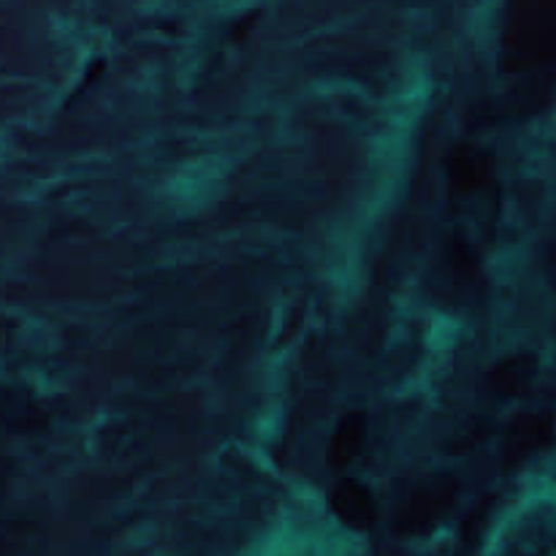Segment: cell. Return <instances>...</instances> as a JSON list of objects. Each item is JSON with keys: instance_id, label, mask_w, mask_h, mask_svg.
Segmentation results:
<instances>
[{"instance_id": "6da1fadb", "label": "cell", "mask_w": 556, "mask_h": 556, "mask_svg": "<svg viewBox=\"0 0 556 556\" xmlns=\"http://www.w3.org/2000/svg\"><path fill=\"white\" fill-rule=\"evenodd\" d=\"M456 500V481L448 476H434L429 481L418 483L416 492L407 497L402 508L396 530L402 535H427L429 530L440 525L448 516L451 505Z\"/></svg>"}, {"instance_id": "7a4b0ae2", "label": "cell", "mask_w": 556, "mask_h": 556, "mask_svg": "<svg viewBox=\"0 0 556 556\" xmlns=\"http://www.w3.org/2000/svg\"><path fill=\"white\" fill-rule=\"evenodd\" d=\"M497 556H556V516L530 514L500 541Z\"/></svg>"}, {"instance_id": "3957f363", "label": "cell", "mask_w": 556, "mask_h": 556, "mask_svg": "<svg viewBox=\"0 0 556 556\" xmlns=\"http://www.w3.org/2000/svg\"><path fill=\"white\" fill-rule=\"evenodd\" d=\"M331 508L340 516L342 525H348L351 530H369L378 519V505H375L369 489L358 481H351V478L337 483L334 494H331Z\"/></svg>"}, {"instance_id": "277c9868", "label": "cell", "mask_w": 556, "mask_h": 556, "mask_svg": "<svg viewBox=\"0 0 556 556\" xmlns=\"http://www.w3.org/2000/svg\"><path fill=\"white\" fill-rule=\"evenodd\" d=\"M548 434H552V418L548 416L521 418L514 427V432H510V456L514 459H527V456L535 454L546 443Z\"/></svg>"}, {"instance_id": "5b68a950", "label": "cell", "mask_w": 556, "mask_h": 556, "mask_svg": "<svg viewBox=\"0 0 556 556\" xmlns=\"http://www.w3.org/2000/svg\"><path fill=\"white\" fill-rule=\"evenodd\" d=\"M364 443V413H351L345 421L337 429L334 440H331V462L334 467H345L356 459Z\"/></svg>"}, {"instance_id": "8992f818", "label": "cell", "mask_w": 556, "mask_h": 556, "mask_svg": "<svg viewBox=\"0 0 556 556\" xmlns=\"http://www.w3.org/2000/svg\"><path fill=\"white\" fill-rule=\"evenodd\" d=\"M552 275H554V280H556V242H554V248H552Z\"/></svg>"}]
</instances>
